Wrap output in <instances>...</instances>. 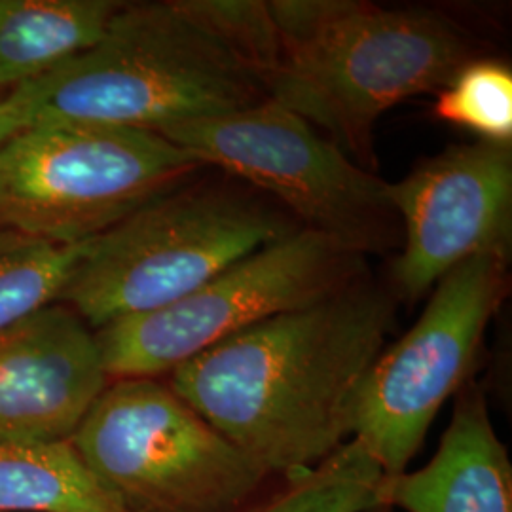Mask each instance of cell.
Instances as JSON below:
<instances>
[{"mask_svg":"<svg viewBox=\"0 0 512 512\" xmlns=\"http://www.w3.org/2000/svg\"><path fill=\"white\" fill-rule=\"evenodd\" d=\"M160 135L203 167L220 169L270 198L300 228L334 239L351 253H385L403 241L387 183L274 99Z\"/></svg>","mask_w":512,"mask_h":512,"instance_id":"obj_7","label":"cell"},{"mask_svg":"<svg viewBox=\"0 0 512 512\" xmlns=\"http://www.w3.org/2000/svg\"><path fill=\"white\" fill-rule=\"evenodd\" d=\"M71 444L126 512H234L275 478L158 378L110 380Z\"/></svg>","mask_w":512,"mask_h":512,"instance_id":"obj_6","label":"cell"},{"mask_svg":"<svg viewBox=\"0 0 512 512\" xmlns=\"http://www.w3.org/2000/svg\"><path fill=\"white\" fill-rule=\"evenodd\" d=\"M507 262L475 256L444 275L416 325L370 366L351 439L376 459L384 480L408 471L442 404L473 380L484 332L507 293Z\"/></svg>","mask_w":512,"mask_h":512,"instance_id":"obj_9","label":"cell"},{"mask_svg":"<svg viewBox=\"0 0 512 512\" xmlns=\"http://www.w3.org/2000/svg\"><path fill=\"white\" fill-rule=\"evenodd\" d=\"M84 247L0 230V332L61 300Z\"/></svg>","mask_w":512,"mask_h":512,"instance_id":"obj_16","label":"cell"},{"mask_svg":"<svg viewBox=\"0 0 512 512\" xmlns=\"http://www.w3.org/2000/svg\"><path fill=\"white\" fill-rule=\"evenodd\" d=\"M437 454L418 471L382 482V507L406 512H512V463L484 391L471 380L454 397Z\"/></svg>","mask_w":512,"mask_h":512,"instance_id":"obj_12","label":"cell"},{"mask_svg":"<svg viewBox=\"0 0 512 512\" xmlns=\"http://www.w3.org/2000/svg\"><path fill=\"white\" fill-rule=\"evenodd\" d=\"M435 116L495 145L512 141V73L497 61H471L439 92Z\"/></svg>","mask_w":512,"mask_h":512,"instance_id":"obj_17","label":"cell"},{"mask_svg":"<svg viewBox=\"0 0 512 512\" xmlns=\"http://www.w3.org/2000/svg\"><path fill=\"white\" fill-rule=\"evenodd\" d=\"M203 165L148 129L59 122L0 141V230L82 245Z\"/></svg>","mask_w":512,"mask_h":512,"instance_id":"obj_5","label":"cell"},{"mask_svg":"<svg viewBox=\"0 0 512 512\" xmlns=\"http://www.w3.org/2000/svg\"><path fill=\"white\" fill-rule=\"evenodd\" d=\"M385 192L403 228L393 262L399 300H418L475 256L511 255V145H454Z\"/></svg>","mask_w":512,"mask_h":512,"instance_id":"obj_10","label":"cell"},{"mask_svg":"<svg viewBox=\"0 0 512 512\" xmlns=\"http://www.w3.org/2000/svg\"><path fill=\"white\" fill-rule=\"evenodd\" d=\"M109 382L95 330L69 306L0 332V448L71 440Z\"/></svg>","mask_w":512,"mask_h":512,"instance_id":"obj_11","label":"cell"},{"mask_svg":"<svg viewBox=\"0 0 512 512\" xmlns=\"http://www.w3.org/2000/svg\"><path fill=\"white\" fill-rule=\"evenodd\" d=\"M270 99L293 110L355 164L376 169L385 112L440 92L471 61L473 40L444 12L357 0H274Z\"/></svg>","mask_w":512,"mask_h":512,"instance_id":"obj_3","label":"cell"},{"mask_svg":"<svg viewBox=\"0 0 512 512\" xmlns=\"http://www.w3.org/2000/svg\"><path fill=\"white\" fill-rule=\"evenodd\" d=\"M384 473L359 440L291 475L275 476L234 512H368L382 509Z\"/></svg>","mask_w":512,"mask_h":512,"instance_id":"obj_15","label":"cell"},{"mask_svg":"<svg viewBox=\"0 0 512 512\" xmlns=\"http://www.w3.org/2000/svg\"><path fill=\"white\" fill-rule=\"evenodd\" d=\"M122 6L114 0H0V86L12 92L90 50Z\"/></svg>","mask_w":512,"mask_h":512,"instance_id":"obj_13","label":"cell"},{"mask_svg":"<svg viewBox=\"0 0 512 512\" xmlns=\"http://www.w3.org/2000/svg\"><path fill=\"white\" fill-rule=\"evenodd\" d=\"M365 274V256L298 228L183 298L95 330V340L109 380L160 378L241 330L311 306Z\"/></svg>","mask_w":512,"mask_h":512,"instance_id":"obj_8","label":"cell"},{"mask_svg":"<svg viewBox=\"0 0 512 512\" xmlns=\"http://www.w3.org/2000/svg\"><path fill=\"white\" fill-rule=\"evenodd\" d=\"M0 512H126L71 440L0 448Z\"/></svg>","mask_w":512,"mask_h":512,"instance_id":"obj_14","label":"cell"},{"mask_svg":"<svg viewBox=\"0 0 512 512\" xmlns=\"http://www.w3.org/2000/svg\"><path fill=\"white\" fill-rule=\"evenodd\" d=\"M277 54L268 2H124L90 50L0 99V141L59 122L162 133L249 109L270 99Z\"/></svg>","mask_w":512,"mask_h":512,"instance_id":"obj_1","label":"cell"},{"mask_svg":"<svg viewBox=\"0 0 512 512\" xmlns=\"http://www.w3.org/2000/svg\"><path fill=\"white\" fill-rule=\"evenodd\" d=\"M298 228L232 177L186 181L88 241L61 300L101 329L183 298Z\"/></svg>","mask_w":512,"mask_h":512,"instance_id":"obj_4","label":"cell"},{"mask_svg":"<svg viewBox=\"0 0 512 512\" xmlns=\"http://www.w3.org/2000/svg\"><path fill=\"white\" fill-rule=\"evenodd\" d=\"M395 327V294L365 274L205 349L167 384L268 475H291L351 439L359 389Z\"/></svg>","mask_w":512,"mask_h":512,"instance_id":"obj_2","label":"cell"}]
</instances>
